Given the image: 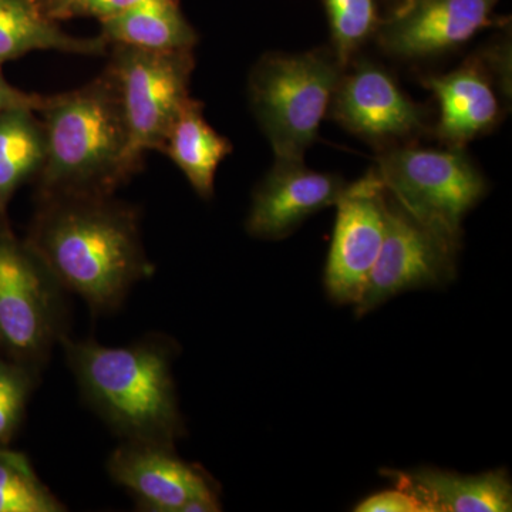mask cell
I'll use <instances>...</instances> for the list:
<instances>
[{
  "label": "cell",
  "instance_id": "4fadbf2b",
  "mask_svg": "<svg viewBox=\"0 0 512 512\" xmlns=\"http://www.w3.org/2000/svg\"><path fill=\"white\" fill-rule=\"evenodd\" d=\"M345 187L338 174L313 171L303 160L275 158L252 197L247 231L268 241L289 237L311 215L336 205Z\"/></svg>",
  "mask_w": 512,
  "mask_h": 512
},
{
  "label": "cell",
  "instance_id": "3957f363",
  "mask_svg": "<svg viewBox=\"0 0 512 512\" xmlns=\"http://www.w3.org/2000/svg\"><path fill=\"white\" fill-rule=\"evenodd\" d=\"M45 161L33 184L36 198L114 195L134 177L119 93L104 69L79 89L49 96L39 111Z\"/></svg>",
  "mask_w": 512,
  "mask_h": 512
},
{
  "label": "cell",
  "instance_id": "6da1fadb",
  "mask_svg": "<svg viewBox=\"0 0 512 512\" xmlns=\"http://www.w3.org/2000/svg\"><path fill=\"white\" fill-rule=\"evenodd\" d=\"M26 244L64 291L93 313L117 311L156 266L141 239L140 210L114 195L37 200Z\"/></svg>",
  "mask_w": 512,
  "mask_h": 512
},
{
  "label": "cell",
  "instance_id": "30bf717a",
  "mask_svg": "<svg viewBox=\"0 0 512 512\" xmlns=\"http://www.w3.org/2000/svg\"><path fill=\"white\" fill-rule=\"evenodd\" d=\"M107 471L114 483L148 512H218V485L197 464L177 456L175 447L123 441L111 453Z\"/></svg>",
  "mask_w": 512,
  "mask_h": 512
},
{
  "label": "cell",
  "instance_id": "44dd1931",
  "mask_svg": "<svg viewBox=\"0 0 512 512\" xmlns=\"http://www.w3.org/2000/svg\"><path fill=\"white\" fill-rule=\"evenodd\" d=\"M328 15L332 50L343 67L375 39L382 16L377 0H322Z\"/></svg>",
  "mask_w": 512,
  "mask_h": 512
},
{
  "label": "cell",
  "instance_id": "8992f818",
  "mask_svg": "<svg viewBox=\"0 0 512 512\" xmlns=\"http://www.w3.org/2000/svg\"><path fill=\"white\" fill-rule=\"evenodd\" d=\"M194 50L156 52L111 45L106 70L119 93L128 134V165L137 174L148 151L163 150L175 117L190 99Z\"/></svg>",
  "mask_w": 512,
  "mask_h": 512
},
{
  "label": "cell",
  "instance_id": "e0dca14e",
  "mask_svg": "<svg viewBox=\"0 0 512 512\" xmlns=\"http://www.w3.org/2000/svg\"><path fill=\"white\" fill-rule=\"evenodd\" d=\"M232 148L204 119V104L190 97L171 124L161 153L180 168L202 200H211L215 174Z\"/></svg>",
  "mask_w": 512,
  "mask_h": 512
},
{
  "label": "cell",
  "instance_id": "9c48e42d",
  "mask_svg": "<svg viewBox=\"0 0 512 512\" xmlns=\"http://www.w3.org/2000/svg\"><path fill=\"white\" fill-rule=\"evenodd\" d=\"M460 242L421 224L386 192V231L362 296L359 316L413 289L448 284L456 275Z\"/></svg>",
  "mask_w": 512,
  "mask_h": 512
},
{
  "label": "cell",
  "instance_id": "5bb4252c",
  "mask_svg": "<svg viewBox=\"0 0 512 512\" xmlns=\"http://www.w3.org/2000/svg\"><path fill=\"white\" fill-rule=\"evenodd\" d=\"M421 84L439 101L434 133L444 147L466 148L503 119L498 84L481 57H471L453 72L423 77Z\"/></svg>",
  "mask_w": 512,
  "mask_h": 512
},
{
  "label": "cell",
  "instance_id": "7402d4cb",
  "mask_svg": "<svg viewBox=\"0 0 512 512\" xmlns=\"http://www.w3.org/2000/svg\"><path fill=\"white\" fill-rule=\"evenodd\" d=\"M30 367L0 360V446L8 443L25 414L33 387Z\"/></svg>",
  "mask_w": 512,
  "mask_h": 512
},
{
  "label": "cell",
  "instance_id": "d6986e66",
  "mask_svg": "<svg viewBox=\"0 0 512 512\" xmlns=\"http://www.w3.org/2000/svg\"><path fill=\"white\" fill-rule=\"evenodd\" d=\"M45 161V128L36 111L0 114V217L15 192L35 181Z\"/></svg>",
  "mask_w": 512,
  "mask_h": 512
},
{
  "label": "cell",
  "instance_id": "2e32d148",
  "mask_svg": "<svg viewBox=\"0 0 512 512\" xmlns=\"http://www.w3.org/2000/svg\"><path fill=\"white\" fill-rule=\"evenodd\" d=\"M109 43L103 37L69 35L50 18L43 0H0V64L36 50L69 55L101 56Z\"/></svg>",
  "mask_w": 512,
  "mask_h": 512
},
{
  "label": "cell",
  "instance_id": "52a82bcc",
  "mask_svg": "<svg viewBox=\"0 0 512 512\" xmlns=\"http://www.w3.org/2000/svg\"><path fill=\"white\" fill-rule=\"evenodd\" d=\"M62 286L26 241L0 224V346L36 370L66 336Z\"/></svg>",
  "mask_w": 512,
  "mask_h": 512
},
{
  "label": "cell",
  "instance_id": "7c38bea8",
  "mask_svg": "<svg viewBox=\"0 0 512 512\" xmlns=\"http://www.w3.org/2000/svg\"><path fill=\"white\" fill-rule=\"evenodd\" d=\"M325 271V285L336 303L356 305L379 258L386 231V190L376 168L340 194Z\"/></svg>",
  "mask_w": 512,
  "mask_h": 512
},
{
  "label": "cell",
  "instance_id": "d4e9b609",
  "mask_svg": "<svg viewBox=\"0 0 512 512\" xmlns=\"http://www.w3.org/2000/svg\"><path fill=\"white\" fill-rule=\"evenodd\" d=\"M49 96L43 94L23 92L12 86L3 76L0 64V114L10 110L28 109L39 113L46 106Z\"/></svg>",
  "mask_w": 512,
  "mask_h": 512
},
{
  "label": "cell",
  "instance_id": "8fae6325",
  "mask_svg": "<svg viewBox=\"0 0 512 512\" xmlns=\"http://www.w3.org/2000/svg\"><path fill=\"white\" fill-rule=\"evenodd\" d=\"M500 0H394L375 36L387 56L402 62L453 52L493 25Z\"/></svg>",
  "mask_w": 512,
  "mask_h": 512
},
{
  "label": "cell",
  "instance_id": "484cf974",
  "mask_svg": "<svg viewBox=\"0 0 512 512\" xmlns=\"http://www.w3.org/2000/svg\"><path fill=\"white\" fill-rule=\"evenodd\" d=\"M384 2L387 3V5H392V3L394 2V0H384Z\"/></svg>",
  "mask_w": 512,
  "mask_h": 512
},
{
  "label": "cell",
  "instance_id": "5b68a950",
  "mask_svg": "<svg viewBox=\"0 0 512 512\" xmlns=\"http://www.w3.org/2000/svg\"><path fill=\"white\" fill-rule=\"evenodd\" d=\"M384 190L427 227L461 242L468 211L483 200L488 184L466 148L419 147L416 143L377 153Z\"/></svg>",
  "mask_w": 512,
  "mask_h": 512
},
{
  "label": "cell",
  "instance_id": "277c9868",
  "mask_svg": "<svg viewBox=\"0 0 512 512\" xmlns=\"http://www.w3.org/2000/svg\"><path fill=\"white\" fill-rule=\"evenodd\" d=\"M343 69L332 47L259 57L249 73L248 99L276 160H303Z\"/></svg>",
  "mask_w": 512,
  "mask_h": 512
},
{
  "label": "cell",
  "instance_id": "cb8c5ba5",
  "mask_svg": "<svg viewBox=\"0 0 512 512\" xmlns=\"http://www.w3.org/2000/svg\"><path fill=\"white\" fill-rule=\"evenodd\" d=\"M357 512H423L421 505L412 494L403 488L386 490L370 495L362 503L357 504Z\"/></svg>",
  "mask_w": 512,
  "mask_h": 512
},
{
  "label": "cell",
  "instance_id": "ffe728a7",
  "mask_svg": "<svg viewBox=\"0 0 512 512\" xmlns=\"http://www.w3.org/2000/svg\"><path fill=\"white\" fill-rule=\"evenodd\" d=\"M66 505L35 473L29 458L0 448V512H62Z\"/></svg>",
  "mask_w": 512,
  "mask_h": 512
},
{
  "label": "cell",
  "instance_id": "603a6c76",
  "mask_svg": "<svg viewBox=\"0 0 512 512\" xmlns=\"http://www.w3.org/2000/svg\"><path fill=\"white\" fill-rule=\"evenodd\" d=\"M144 0H43L47 15L56 22L76 18L106 19Z\"/></svg>",
  "mask_w": 512,
  "mask_h": 512
},
{
  "label": "cell",
  "instance_id": "9a60e30c",
  "mask_svg": "<svg viewBox=\"0 0 512 512\" xmlns=\"http://www.w3.org/2000/svg\"><path fill=\"white\" fill-rule=\"evenodd\" d=\"M397 487L413 495L423 512H505L512 510V487L505 471L458 476L444 471H394Z\"/></svg>",
  "mask_w": 512,
  "mask_h": 512
},
{
  "label": "cell",
  "instance_id": "ba28073f",
  "mask_svg": "<svg viewBox=\"0 0 512 512\" xmlns=\"http://www.w3.org/2000/svg\"><path fill=\"white\" fill-rule=\"evenodd\" d=\"M349 133L379 151L416 143L429 133V114L400 89L382 64L356 56L340 74L328 110Z\"/></svg>",
  "mask_w": 512,
  "mask_h": 512
},
{
  "label": "cell",
  "instance_id": "ac0fdd59",
  "mask_svg": "<svg viewBox=\"0 0 512 512\" xmlns=\"http://www.w3.org/2000/svg\"><path fill=\"white\" fill-rule=\"evenodd\" d=\"M99 22L100 36L109 46L175 52L194 50L200 42V35L181 10L180 0H144Z\"/></svg>",
  "mask_w": 512,
  "mask_h": 512
},
{
  "label": "cell",
  "instance_id": "7a4b0ae2",
  "mask_svg": "<svg viewBox=\"0 0 512 512\" xmlns=\"http://www.w3.org/2000/svg\"><path fill=\"white\" fill-rule=\"evenodd\" d=\"M60 343L83 399L121 440L175 447L183 439L171 340L147 336L104 346L66 335Z\"/></svg>",
  "mask_w": 512,
  "mask_h": 512
}]
</instances>
